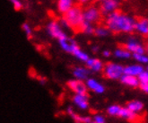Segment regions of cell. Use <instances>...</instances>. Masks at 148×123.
I'll list each match as a JSON object with an SVG mask.
<instances>
[{"label":"cell","instance_id":"obj_32","mask_svg":"<svg viewBox=\"0 0 148 123\" xmlns=\"http://www.w3.org/2000/svg\"><path fill=\"white\" fill-rule=\"evenodd\" d=\"M38 80L40 83V85H46V83H47L46 77H43V76H38Z\"/></svg>","mask_w":148,"mask_h":123},{"label":"cell","instance_id":"obj_28","mask_svg":"<svg viewBox=\"0 0 148 123\" xmlns=\"http://www.w3.org/2000/svg\"><path fill=\"white\" fill-rule=\"evenodd\" d=\"M137 79L139 81V85L148 83V71L147 70H144L143 72L139 74L137 76Z\"/></svg>","mask_w":148,"mask_h":123},{"label":"cell","instance_id":"obj_2","mask_svg":"<svg viewBox=\"0 0 148 123\" xmlns=\"http://www.w3.org/2000/svg\"><path fill=\"white\" fill-rule=\"evenodd\" d=\"M83 22V10L80 6L74 5L66 13L64 14V17L60 23L62 27L72 28L79 30L80 24Z\"/></svg>","mask_w":148,"mask_h":123},{"label":"cell","instance_id":"obj_35","mask_svg":"<svg viewBox=\"0 0 148 123\" xmlns=\"http://www.w3.org/2000/svg\"><path fill=\"white\" fill-rule=\"evenodd\" d=\"M77 1L80 4H87V3H89L91 0H77Z\"/></svg>","mask_w":148,"mask_h":123},{"label":"cell","instance_id":"obj_39","mask_svg":"<svg viewBox=\"0 0 148 123\" xmlns=\"http://www.w3.org/2000/svg\"><path fill=\"white\" fill-rule=\"evenodd\" d=\"M91 123H95V122H94V121H93V120H92V122H91Z\"/></svg>","mask_w":148,"mask_h":123},{"label":"cell","instance_id":"obj_26","mask_svg":"<svg viewBox=\"0 0 148 123\" xmlns=\"http://www.w3.org/2000/svg\"><path fill=\"white\" fill-rule=\"evenodd\" d=\"M133 58L136 61L142 65L148 64V56L145 53H138V54H132Z\"/></svg>","mask_w":148,"mask_h":123},{"label":"cell","instance_id":"obj_38","mask_svg":"<svg viewBox=\"0 0 148 123\" xmlns=\"http://www.w3.org/2000/svg\"><path fill=\"white\" fill-rule=\"evenodd\" d=\"M96 1H99V2H103V1H105V0H96Z\"/></svg>","mask_w":148,"mask_h":123},{"label":"cell","instance_id":"obj_3","mask_svg":"<svg viewBox=\"0 0 148 123\" xmlns=\"http://www.w3.org/2000/svg\"><path fill=\"white\" fill-rule=\"evenodd\" d=\"M102 71L106 78L110 80H118L124 74V67L118 63L108 62L104 65Z\"/></svg>","mask_w":148,"mask_h":123},{"label":"cell","instance_id":"obj_5","mask_svg":"<svg viewBox=\"0 0 148 123\" xmlns=\"http://www.w3.org/2000/svg\"><path fill=\"white\" fill-rule=\"evenodd\" d=\"M101 13L100 9L93 5L88 6L84 10H83V20L90 23L94 24L98 23L101 19Z\"/></svg>","mask_w":148,"mask_h":123},{"label":"cell","instance_id":"obj_6","mask_svg":"<svg viewBox=\"0 0 148 123\" xmlns=\"http://www.w3.org/2000/svg\"><path fill=\"white\" fill-rule=\"evenodd\" d=\"M66 86L74 92L75 94H88L87 93V86L83 80L79 79H72L66 83Z\"/></svg>","mask_w":148,"mask_h":123},{"label":"cell","instance_id":"obj_40","mask_svg":"<svg viewBox=\"0 0 148 123\" xmlns=\"http://www.w3.org/2000/svg\"><path fill=\"white\" fill-rule=\"evenodd\" d=\"M146 70H147V71H148V67H147V68H146Z\"/></svg>","mask_w":148,"mask_h":123},{"label":"cell","instance_id":"obj_23","mask_svg":"<svg viewBox=\"0 0 148 123\" xmlns=\"http://www.w3.org/2000/svg\"><path fill=\"white\" fill-rule=\"evenodd\" d=\"M110 33V32L106 26H98V27H95L94 32H93V34H95L97 37H100V38L107 37V36H109Z\"/></svg>","mask_w":148,"mask_h":123},{"label":"cell","instance_id":"obj_7","mask_svg":"<svg viewBox=\"0 0 148 123\" xmlns=\"http://www.w3.org/2000/svg\"><path fill=\"white\" fill-rule=\"evenodd\" d=\"M119 6V0H105L101 2L100 11L102 15H108L118 10Z\"/></svg>","mask_w":148,"mask_h":123},{"label":"cell","instance_id":"obj_9","mask_svg":"<svg viewBox=\"0 0 148 123\" xmlns=\"http://www.w3.org/2000/svg\"><path fill=\"white\" fill-rule=\"evenodd\" d=\"M89 95L88 94H75L73 96V102L80 110H87L89 107Z\"/></svg>","mask_w":148,"mask_h":123},{"label":"cell","instance_id":"obj_15","mask_svg":"<svg viewBox=\"0 0 148 123\" xmlns=\"http://www.w3.org/2000/svg\"><path fill=\"white\" fill-rule=\"evenodd\" d=\"M75 5L74 0H58L57 1V9L58 13L64 14L70 8Z\"/></svg>","mask_w":148,"mask_h":123},{"label":"cell","instance_id":"obj_21","mask_svg":"<svg viewBox=\"0 0 148 123\" xmlns=\"http://www.w3.org/2000/svg\"><path fill=\"white\" fill-rule=\"evenodd\" d=\"M71 42H72V39L68 38L67 36L58 40V44L65 52H67V53L70 54L71 52Z\"/></svg>","mask_w":148,"mask_h":123},{"label":"cell","instance_id":"obj_30","mask_svg":"<svg viewBox=\"0 0 148 123\" xmlns=\"http://www.w3.org/2000/svg\"><path fill=\"white\" fill-rule=\"evenodd\" d=\"M92 120L95 123H106L105 118H104L102 115H101V114H96V115H94Z\"/></svg>","mask_w":148,"mask_h":123},{"label":"cell","instance_id":"obj_31","mask_svg":"<svg viewBox=\"0 0 148 123\" xmlns=\"http://www.w3.org/2000/svg\"><path fill=\"white\" fill-rule=\"evenodd\" d=\"M139 87H140V89L143 92H145V93H148V83L144 84V85H139Z\"/></svg>","mask_w":148,"mask_h":123},{"label":"cell","instance_id":"obj_29","mask_svg":"<svg viewBox=\"0 0 148 123\" xmlns=\"http://www.w3.org/2000/svg\"><path fill=\"white\" fill-rule=\"evenodd\" d=\"M9 1H10L11 5H13L14 9L15 11H20V10L23 9V3L20 1V0H9Z\"/></svg>","mask_w":148,"mask_h":123},{"label":"cell","instance_id":"obj_17","mask_svg":"<svg viewBox=\"0 0 148 123\" xmlns=\"http://www.w3.org/2000/svg\"><path fill=\"white\" fill-rule=\"evenodd\" d=\"M73 76L75 79H79V80H86L89 76L90 70L87 67H76L73 69Z\"/></svg>","mask_w":148,"mask_h":123},{"label":"cell","instance_id":"obj_27","mask_svg":"<svg viewBox=\"0 0 148 123\" xmlns=\"http://www.w3.org/2000/svg\"><path fill=\"white\" fill-rule=\"evenodd\" d=\"M22 29H23V32L25 33L26 37H27L29 40H31L33 36V32H32V29L31 27V25L28 23H23L22 24Z\"/></svg>","mask_w":148,"mask_h":123},{"label":"cell","instance_id":"obj_18","mask_svg":"<svg viewBox=\"0 0 148 123\" xmlns=\"http://www.w3.org/2000/svg\"><path fill=\"white\" fill-rule=\"evenodd\" d=\"M127 108L136 113H140L144 111V103L141 101L133 100L127 103Z\"/></svg>","mask_w":148,"mask_h":123},{"label":"cell","instance_id":"obj_25","mask_svg":"<svg viewBox=\"0 0 148 123\" xmlns=\"http://www.w3.org/2000/svg\"><path fill=\"white\" fill-rule=\"evenodd\" d=\"M121 106L118 104H112L110 106H109L107 108V113L110 116H115V117H119V113L120 111Z\"/></svg>","mask_w":148,"mask_h":123},{"label":"cell","instance_id":"obj_14","mask_svg":"<svg viewBox=\"0 0 148 123\" xmlns=\"http://www.w3.org/2000/svg\"><path fill=\"white\" fill-rule=\"evenodd\" d=\"M119 80L123 85H125L128 87H131V88H136V87L139 86V81L137 79V76H133L123 74L122 76L119 78Z\"/></svg>","mask_w":148,"mask_h":123},{"label":"cell","instance_id":"obj_11","mask_svg":"<svg viewBox=\"0 0 148 123\" xmlns=\"http://www.w3.org/2000/svg\"><path fill=\"white\" fill-rule=\"evenodd\" d=\"M85 85L87 86V89L94 92L95 93L101 94L105 92V86L102 84H101L100 82H98L96 79H94V78H87Z\"/></svg>","mask_w":148,"mask_h":123},{"label":"cell","instance_id":"obj_20","mask_svg":"<svg viewBox=\"0 0 148 123\" xmlns=\"http://www.w3.org/2000/svg\"><path fill=\"white\" fill-rule=\"evenodd\" d=\"M94 26L92 23H90L88 22H85L83 20L82 23L80 24V27H79V32L84 33V34H87V35H92L93 34L94 32Z\"/></svg>","mask_w":148,"mask_h":123},{"label":"cell","instance_id":"obj_19","mask_svg":"<svg viewBox=\"0 0 148 123\" xmlns=\"http://www.w3.org/2000/svg\"><path fill=\"white\" fill-rule=\"evenodd\" d=\"M75 58H76L78 60H80V61H82V62H86V60L88 59L90 57H89V55L86 53V52H84V50H82L81 49V48L78 46V47H76L73 51H72V53H71Z\"/></svg>","mask_w":148,"mask_h":123},{"label":"cell","instance_id":"obj_33","mask_svg":"<svg viewBox=\"0 0 148 123\" xmlns=\"http://www.w3.org/2000/svg\"><path fill=\"white\" fill-rule=\"evenodd\" d=\"M102 56L103 57H105V58H109L111 56V52L108 49H105V50H103L102 51Z\"/></svg>","mask_w":148,"mask_h":123},{"label":"cell","instance_id":"obj_24","mask_svg":"<svg viewBox=\"0 0 148 123\" xmlns=\"http://www.w3.org/2000/svg\"><path fill=\"white\" fill-rule=\"evenodd\" d=\"M71 118L73 119V120H75V122H80V123H91L92 121V118L89 116H80L78 115L77 113H75V111L73 113L70 114Z\"/></svg>","mask_w":148,"mask_h":123},{"label":"cell","instance_id":"obj_1","mask_svg":"<svg viewBox=\"0 0 148 123\" xmlns=\"http://www.w3.org/2000/svg\"><path fill=\"white\" fill-rule=\"evenodd\" d=\"M136 20L119 10L113 12L106 17V27L110 32L130 33L135 31Z\"/></svg>","mask_w":148,"mask_h":123},{"label":"cell","instance_id":"obj_8","mask_svg":"<svg viewBox=\"0 0 148 123\" xmlns=\"http://www.w3.org/2000/svg\"><path fill=\"white\" fill-rule=\"evenodd\" d=\"M119 117L122 118L124 120H127L129 122H133V123H137L141 120V117L138 113H136L132 111H130L127 107H121L120 111L119 113Z\"/></svg>","mask_w":148,"mask_h":123},{"label":"cell","instance_id":"obj_4","mask_svg":"<svg viewBox=\"0 0 148 123\" xmlns=\"http://www.w3.org/2000/svg\"><path fill=\"white\" fill-rule=\"evenodd\" d=\"M62 29L63 28H62L61 24H60V23H58V21H50L47 24V27H46V31L49 36L51 38L58 40V41L66 37V32Z\"/></svg>","mask_w":148,"mask_h":123},{"label":"cell","instance_id":"obj_37","mask_svg":"<svg viewBox=\"0 0 148 123\" xmlns=\"http://www.w3.org/2000/svg\"><path fill=\"white\" fill-rule=\"evenodd\" d=\"M145 52H146V55L148 56V47H147V48L145 49Z\"/></svg>","mask_w":148,"mask_h":123},{"label":"cell","instance_id":"obj_10","mask_svg":"<svg viewBox=\"0 0 148 123\" xmlns=\"http://www.w3.org/2000/svg\"><path fill=\"white\" fill-rule=\"evenodd\" d=\"M131 54L145 53V48L136 40H129L124 46Z\"/></svg>","mask_w":148,"mask_h":123},{"label":"cell","instance_id":"obj_12","mask_svg":"<svg viewBox=\"0 0 148 123\" xmlns=\"http://www.w3.org/2000/svg\"><path fill=\"white\" fill-rule=\"evenodd\" d=\"M85 64H86V67L89 70H91V71H93V72L102 71L103 67H104L102 61L99 58H89L86 60Z\"/></svg>","mask_w":148,"mask_h":123},{"label":"cell","instance_id":"obj_34","mask_svg":"<svg viewBox=\"0 0 148 123\" xmlns=\"http://www.w3.org/2000/svg\"><path fill=\"white\" fill-rule=\"evenodd\" d=\"M66 112L70 115L71 113H73L74 112V109H73V107L72 106H69V107H67V109H66Z\"/></svg>","mask_w":148,"mask_h":123},{"label":"cell","instance_id":"obj_13","mask_svg":"<svg viewBox=\"0 0 148 123\" xmlns=\"http://www.w3.org/2000/svg\"><path fill=\"white\" fill-rule=\"evenodd\" d=\"M135 31L145 37H148V19L140 18L136 22Z\"/></svg>","mask_w":148,"mask_h":123},{"label":"cell","instance_id":"obj_22","mask_svg":"<svg viewBox=\"0 0 148 123\" xmlns=\"http://www.w3.org/2000/svg\"><path fill=\"white\" fill-rule=\"evenodd\" d=\"M114 56L120 59H127L132 56V54L125 48H118L114 51Z\"/></svg>","mask_w":148,"mask_h":123},{"label":"cell","instance_id":"obj_16","mask_svg":"<svg viewBox=\"0 0 148 123\" xmlns=\"http://www.w3.org/2000/svg\"><path fill=\"white\" fill-rule=\"evenodd\" d=\"M145 68L141 64H133L124 67V74L133 76H138V75L143 72Z\"/></svg>","mask_w":148,"mask_h":123},{"label":"cell","instance_id":"obj_36","mask_svg":"<svg viewBox=\"0 0 148 123\" xmlns=\"http://www.w3.org/2000/svg\"><path fill=\"white\" fill-rule=\"evenodd\" d=\"M92 50L93 52H97V51L99 50V47H98V46H93V47L92 48Z\"/></svg>","mask_w":148,"mask_h":123}]
</instances>
